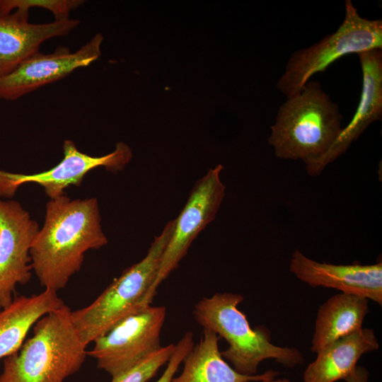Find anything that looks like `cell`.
I'll return each mask as SVG.
<instances>
[{"mask_svg": "<svg viewBox=\"0 0 382 382\" xmlns=\"http://www.w3.org/2000/svg\"><path fill=\"white\" fill-rule=\"evenodd\" d=\"M345 16L337 29L289 58L277 88L286 98L299 93L316 74L350 54L382 49V21L360 16L351 0L345 2Z\"/></svg>", "mask_w": 382, "mask_h": 382, "instance_id": "6", "label": "cell"}, {"mask_svg": "<svg viewBox=\"0 0 382 382\" xmlns=\"http://www.w3.org/2000/svg\"><path fill=\"white\" fill-rule=\"evenodd\" d=\"M260 382H294L291 380H289V378H269V379H265V380H263Z\"/></svg>", "mask_w": 382, "mask_h": 382, "instance_id": "23", "label": "cell"}, {"mask_svg": "<svg viewBox=\"0 0 382 382\" xmlns=\"http://www.w3.org/2000/svg\"><path fill=\"white\" fill-rule=\"evenodd\" d=\"M175 349L174 344L162 347L137 365L112 378L111 382H147L156 376L161 366L168 362Z\"/></svg>", "mask_w": 382, "mask_h": 382, "instance_id": "19", "label": "cell"}, {"mask_svg": "<svg viewBox=\"0 0 382 382\" xmlns=\"http://www.w3.org/2000/svg\"><path fill=\"white\" fill-rule=\"evenodd\" d=\"M369 372L366 369L357 366L354 371L345 379L346 382H368Z\"/></svg>", "mask_w": 382, "mask_h": 382, "instance_id": "22", "label": "cell"}, {"mask_svg": "<svg viewBox=\"0 0 382 382\" xmlns=\"http://www.w3.org/2000/svg\"><path fill=\"white\" fill-rule=\"evenodd\" d=\"M369 299L345 293L331 296L318 310L311 351L361 330L369 313Z\"/></svg>", "mask_w": 382, "mask_h": 382, "instance_id": "18", "label": "cell"}, {"mask_svg": "<svg viewBox=\"0 0 382 382\" xmlns=\"http://www.w3.org/2000/svg\"><path fill=\"white\" fill-rule=\"evenodd\" d=\"M64 305L57 292L47 289L30 296H15L0 311V359L16 352L35 323L44 315Z\"/></svg>", "mask_w": 382, "mask_h": 382, "instance_id": "17", "label": "cell"}, {"mask_svg": "<svg viewBox=\"0 0 382 382\" xmlns=\"http://www.w3.org/2000/svg\"><path fill=\"white\" fill-rule=\"evenodd\" d=\"M82 0H0V14L11 13L13 10L28 11L33 7H40L51 11L55 20L69 19V13L82 5Z\"/></svg>", "mask_w": 382, "mask_h": 382, "instance_id": "20", "label": "cell"}, {"mask_svg": "<svg viewBox=\"0 0 382 382\" xmlns=\"http://www.w3.org/2000/svg\"><path fill=\"white\" fill-rule=\"evenodd\" d=\"M175 222L169 221L155 236L146 256L125 269L91 304L71 311L73 323L87 346L125 318L147 306L144 299L156 277Z\"/></svg>", "mask_w": 382, "mask_h": 382, "instance_id": "5", "label": "cell"}, {"mask_svg": "<svg viewBox=\"0 0 382 382\" xmlns=\"http://www.w3.org/2000/svg\"><path fill=\"white\" fill-rule=\"evenodd\" d=\"M222 165L210 168L192 188L187 201L178 218L171 238L163 253L154 283L145 299L151 305L160 284L179 265L199 233L215 218L225 196L221 180Z\"/></svg>", "mask_w": 382, "mask_h": 382, "instance_id": "8", "label": "cell"}, {"mask_svg": "<svg viewBox=\"0 0 382 382\" xmlns=\"http://www.w3.org/2000/svg\"><path fill=\"white\" fill-rule=\"evenodd\" d=\"M194 346L193 334L186 332L175 345V349L163 374L156 382H170L183 359Z\"/></svg>", "mask_w": 382, "mask_h": 382, "instance_id": "21", "label": "cell"}, {"mask_svg": "<svg viewBox=\"0 0 382 382\" xmlns=\"http://www.w3.org/2000/svg\"><path fill=\"white\" fill-rule=\"evenodd\" d=\"M107 243L96 197L50 199L30 248L32 269L45 289L57 292L80 270L88 250Z\"/></svg>", "mask_w": 382, "mask_h": 382, "instance_id": "1", "label": "cell"}, {"mask_svg": "<svg viewBox=\"0 0 382 382\" xmlns=\"http://www.w3.org/2000/svg\"><path fill=\"white\" fill-rule=\"evenodd\" d=\"M219 336L203 329L199 343L183 359L181 374L170 382H260L274 378L279 372L268 370L261 374L248 376L239 374L222 357L219 349Z\"/></svg>", "mask_w": 382, "mask_h": 382, "instance_id": "16", "label": "cell"}, {"mask_svg": "<svg viewBox=\"0 0 382 382\" xmlns=\"http://www.w3.org/2000/svg\"><path fill=\"white\" fill-rule=\"evenodd\" d=\"M103 40L102 34L98 33L74 52L60 46L50 54L36 53L10 73L0 76V98L15 100L66 76L75 69L88 66L100 57Z\"/></svg>", "mask_w": 382, "mask_h": 382, "instance_id": "11", "label": "cell"}, {"mask_svg": "<svg viewBox=\"0 0 382 382\" xmlns=\"http://www.w3.org/2000/svg\"><path fill=\"white\" fill-rule=\"evenodd\" d=\"M32 337L4 358L0 382H64L81 368L87 345L65 304L40 318Z\"/></svg>", "mask_w": 382, "mask_h": 382, "instance_id": "2", "label": "cell"}, {"mask_svg": "<svg viewBox=\"0 0 382 382\" xmlns=\"http://www.w3.org/2000/svg\"><path fill=\"white\" fill-rule=\"evenodd\" d=\"M243 296L234 293H216L197 302L193 310L197 323L223 337L228 347L221 352L239 374H257L260 364L274 359L286 368L302 364L304 357L295 347H280L271 342V334L266 328H252L238 306Z\"/></svg>", "mask_w": 382, "mask_h": 382, "instance_id": "4", "label": "cell"}, {"mask_svg": "<svg viewBox=\"0 0 382 382\" xmlns=\"http://www.w3.org/2000/svg\"><path fill=\"white\" fill-rule=\"evenodd\" d=\"M289 271L311 286L335 289L382 305L381 261L372 265L319 262L296 249L289 261Z\"/></svg>", "mask_w": 382, "mask_h": 382, "instance_id": "13", "label": "cell"}, {"mask_svg": "<svg viewBox=\"0 0 382 382\" xmlns=\"http://www.w3.org/2000/svg\"><path fill=\"white\" fill-rule=\"evenodd\" d=\"M339 106L317 81H308L279 106L268 138L277 158L302 160L308 165L320 158L342 129Z\"/></svg>", "mask_w": 382, "mask_h": 382, "instance_id": "3", "label": "cell"}, {"mask_svg": "<svg viewBox=\"0 0 382 382\" xmlns=\"http://www.w3.org/2000/svg\"><path fill=\"white\" fill-rule=\"evenodd\" d=\"M166 315L162 306L149 305L136 311L96 338L87 354L112 378L122 374L162 347L160 335Z\"/></svg>", "mask_w": 382, "mask_h": 382, "instance_id": "7", "label": "cell"}, {"mask_svg": "<svg viewBox=\"0 0 382 382\" xmlns=\"http://www.w3.org/2000/svg\"><path fill=\"white\" fill-rule=\"evenodd\" d=\"M379 343L374 330L361 328L324 347L303 374V382L345 380L356 369L362 355L374 352Z\"/></svg>", "mask_w": 382, "mask_h": 382, "instance_id": "15", "label": "cell"}, {"mask_svg": "<svg viewBox=\"0 0 382 382\" xmlns=\"http://www.w3.org/2000/svg\"><path fill=\"white\" fill-rule=\"evenodd\" d=\"M63 154L57 165L43 172L22 174L0 170V197L11 198L21 185L33 183L42 187L47 196L54 199L65 195L68 187L81 185L89 171L104 167L116 173L122 170L132 158L130 147L123 142L117 143L115 149L108 154L93 156L81 152L73 141L66 139Z\"/></svg>", "mask_w": 382, "mask_h": 382, "instance_id": "9", "label": "cell"}, {"mask_svg": "<svg viewBox=\"0 0 382 382\" xmlns=\"http://www.w3.org/2000/svg\"><path fill=\"white\" fill-rule=\"evenodd\" d=\"M29 13L15 10L0 14V76L15 69L23 61L39 52L45 40L68 35L79 24L78 19L30 23Z\"/></svg>", "mask_w": 382, "mask_h": 382, "instance_id": "14", "label": "cell"}, {"mask_svg": "<svg viewBox=\"0 0 382 382\" xmlns=\"http://www.w3.org/2000/svg\"><path fill=\"white\" fill-rule=\"evenodd\" d=\"M40 230L21 204L0 199V308L13 299L18 284H27L32 274L30 248Z\"/></svg>", "mask_w": 382, "mask_h": 382, "instance_id": "10", "label": "cell"}, {"mask_svg": "<svg viewBox=\"0 0 382 382\" xmlns=\"http://www.w3.org/2000/svg\"><path fill=\"white\" fill-rule=\"evenodd\" d=\"M362 71V86L356 111L342 127L329 149L318 160L306 165L310 175H318L325 168L345 154L351 144L373 122L382 117V49H374L358 54Z\"/></svg>", "mask_w": 382, "mask_h": 382, "instance_id": "12", "label": "cell"}]
</instances>
